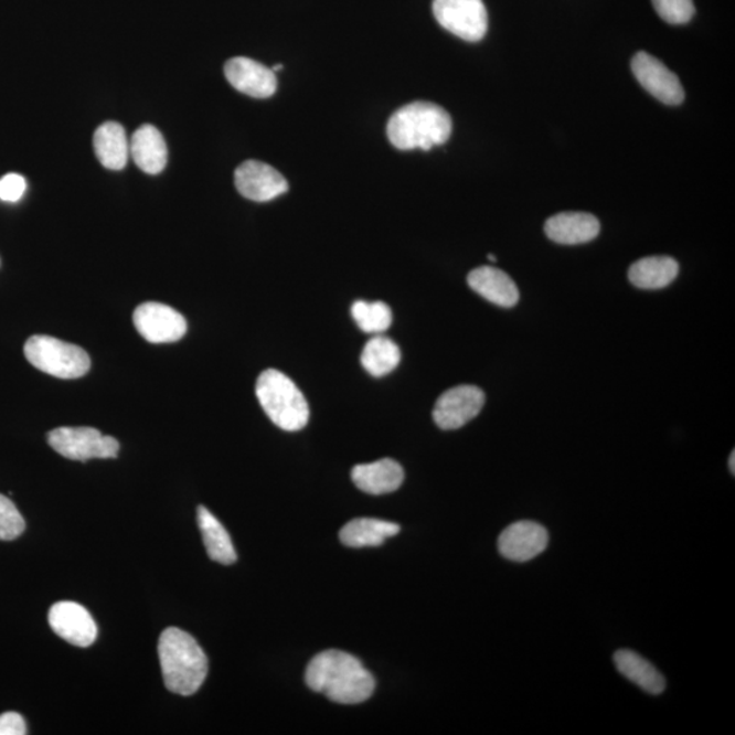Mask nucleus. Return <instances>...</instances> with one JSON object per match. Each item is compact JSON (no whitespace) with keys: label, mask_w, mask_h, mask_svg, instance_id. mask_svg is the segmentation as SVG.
I'll return each mask as SVG.
<instances>
[{"label":"nucleus","mask_w":735,"mask_h":735,"mask_svg":"<svg viewBox=\"0 0 735 735\" xmlns=\"http://www.w3.org/2000/svg\"><path fill=\"white\" fill-rule=\"evenodd\" d=\"M652 4L659 17L672 25L690 22L696 11L693 0H652Z\"/></svg>","instance_id":"27"},{"label":"nucleus","mask_w":735,"mask_h":735,"mask_svg":"<svg viewBox=\"0 0 735 735\" xmlns=\"http://www.w3.org/2000/svg\"><path fill=\"white\" fill-rule=\"evenodd\" d=\"M49 621L57 636L67 643L89 647L97 639V626L90 612L79 604L63 600L50 609Z\"/></svg>","instance_id":"13"},{"label":"nucleus","mask_w":735,"mask_h":735,"mask_svg":"<svg viewBox=\"0 0 735 735\" xmlns=\"http://www.w3.org/2000/svg\"><path fill=\"white\" fill-rule=\"evenodd\" d=\"M728 468H731L732 475H735V452L734 451L731 455V459H728Z\"/></svg>","instance_id":"30"},{"label":"nucleus","mask_w":735,"mask_h":735,"mask_svg":"<svg viewBox=\"0 0 735 735\" xmlns=\"http://www.w3.org/2000/svg\"><path fill=\"white\" fill-rule=\"evenodd\" d=\"M632 72L639 84L659 102L668 105L684 102V87L679 77L657 57L639 52L632 60Z\"/></svg>","instance_id":"10"},{"label":"nucleus","mask_w":735,"mask_h":735,"mask_svg":"<svg viewBox=\"0 0 735 735\" xmlns=\"http://www.w3.org/2000/svg\"><path fill=\"white\" fill-rule=\"evenodd\" d=\"M306 681L312 691L340 704L366 702L376 685L358 658L338 650L318 653L308 664Z\"/></svg>","instance_id":"1"},{"label":"nucleus","mask_w":735,"mask_h":735,"mask_svg":"<svg viewBox=\"0 0 735 735\" xmlns=\"http://www.w3.org/2000/svg\"><path fill=\"white\" fill-rule=\"evenodd\" d=\"M401 531L400 524L381 519L359 518L343 526L340 539L349 547L381 546Z\"/></svg>","instance_id":"22"},{"label":"nucleus","mask_w":735,"mask_h":735,"mask_svg":"<svg viewBox=\"0 0 735 735\" xmlns=\"http://www.w3.org/2000/svg\"><path fill=\"white\" fill-rule=\"evenodd\" d=\"M352 480L354 486L365 493L387 494L401 488L405 472L396 460L384 458L376 462L355 466L352 470Z\"/></svg>","instance_id":"17"},{"label":"nucleus","mask_w":735,"mask_h":735,"mask_svg":"<svg viewBox=\"0 0 735 735\" xmlns=\"http://www.w3.org/2000/svg\"><path fill=\"white\" fill-rule=\"evenodd\" d=\"M26 191V180L21 174L9 173L0 179V200L3 202H19Z\"/></svg>","instance_id":"28"},{"label":"nucleus","mask_w":735,"mask_h":735,"mask_svg":"<svg viewBox=\"0 0 735 735\" xmlns=\"http://www.w3.org/2000/svg\"><path fill=\"white\" fill-rule=\"evenodd\" d=\"M130 155L134 162L145 173L159 174L168 162L166 139L155 126L143 125L134 132L130 141Z\"/></svg>","instance_id":"18"},{"label":"nucleus","mask_w":735,"mask_h":735,"mask_svg":"<svg viewBox=\"0 0 735 735\" xmlns=\"http://www.w3.org/2000/svg\"><path fill=\"white\" fill-rule=\"evenodd\" d=\"M235 184L244 198L254 202H270L289 190L277 169L255 160L245 161L236 169Z\"/></svg>","instance_id":"11"},{"label":"nucleus","mask_w":735,"mask_h":735,"mask_svg":"<svg viewBox=\"0 0 735 735\" xmlns=\"http://www.w3.org/2000/svg\"><path fill=\"white\" fill-rule=\"evenodd\" d=\"M550 533L533 521L512 523L500 534L498 546L501 556L515 563H528L546 551Z\"/></svg>","instance_id":"12"},{"label":"nucleus","mask_w":735,"mask_h":735,"mask_svg":"<svg viewBox=\"0 0 735 735\" xmlns=\"http://www.w3.org/2000/svg\"><path fill=\"white\" fill-rule=\"evenodd\" d=\"M256 396L278 428L288 432L306 428L309 419L306 396L285 373L277 370L262 372L256 382Z\"/></svg>","instance_id":"4"},{"label":"nucleus","mask_w":735,"mask_h":735,"mask_svg":"<svg viewBox=\"0 0 735 735\" xmlns=\"http://www.w3.org/2000/svg\"><path fill=\"white\" fill-rule=\"evenodd\" d=\"M49 443L62 457L86 462L89 459L118 457L119 441L113 436H104L95 428H57L49 434Z\"/></svg>","instance_id":"6"},{"label":"nucleus","mask_w":735,"mask_h":735,"mask_svg":"<svg viewBox=\"0 0 735 735\" xmlns=\"http://www.w3.org/2000/svg\"><path fill=\"white\" fill-rule=\"evenodd\" d=\"M283 68H284L283 64H276V66H274L271 70H273L274 73H276V72H279V70H283Z\"/></svg>","instance_id":"31"},{"label":"nucleus","mask_w":735,"mask_h":735,"mask_svg":"<svg viewBox=\"0 0 735 735\" xmlns=\"http://www.w3.org/2000/svg\"><path fill=\"white\" fill-rule=\"evenodd\" d=\"M486 405V394L480 387L457 386L440 395L434 408V419L443 430L465 427L481 413Z\"/></svg>","instance_id":"8"},{"label":"nucleus","mask_w":735,"mask_h":735,"mask_svg":"<svg viewBox=\"0 0 735 735\" xmlns=\"http://www.w3.org/2000/svg\"><path fill=\"white\" fill-rule=\"evenodd\" d=\"M198 526L202 533L204 547L213 562L224 565L236 563L237 554L231 535L206 507L201 505L198 509Z\"/></svg>","instance_id":"23"},{"label":"nucleus","mask_w":735,"mask_h":735,"mask_svg":"<svg viewBox=\"0 0 735 735\" xmlns=\"http://www.w3.org/2000/svg\"><path fill=\"white\" fill-rule=\"evenodd\" d=\"M680 266L670 256H649L629 268L628 278L636 288L659 290L667 288L679 276Z\"/></svg>","instance_id":"20"},{"label":"nucleus","mask_w":735,"mask_h":735,"mask_svg":"<svg viewBox=\"0 0 735 735\" xmlns=\"http://www.w3.org/2000/svg\"><path fill=\"white\" fill-rule=\"evenodd\" d=\"M451 132V116L440 105L427 102L405 105L391 116L387 125L390 142L400 150L428 151L445 145Z\"/></svg>","instance_id":"2"},{"label":"nucleus","mask_w":735,"mask_h":735,"mask_svg":"<svg viewBox=\"0 0 735 735\" xmlns=\"http://www.w3.org/2000/svg\"><path fill=\"white\" fill-rule=\"evenodd\" d=\"M93 146L98 161L110 171H121L130 156V142L119 122L107 121L97 128L93 137Z\"/></svg>","instance_id":"19"},{"label":"nucleus","mask_w":735,"mask_h":735,"mask_svg":"<svg viewBox=\"0 0 735 735\" xmlns=\"http://www.w3.org/2000/svg\"><path fill=\"white\" fill-rule=\"evenodd\" d=\"M26 733L25 720L20 714L0 715V735H25Z\"/></svg>","instance_id":"29"},{"label":"nucleus","mask_w":735,"mask_h":735,"mask_svg":"<svg viewBox=\"0 0 735 735\" xmlns=\"http://www.w3.org/2000/svg\"><path fill=\"white\" fill-rule=\"evenodd\" d=\"M134 326L150 343H172L182 340L187 322L177 309L161 302H143L134 312Z\"/></svg>","instance_id":"9"},{"label":"nucleus","mask_w":735,"mask_h":735,"mask_svg":"<svg viewBox=\"0 0 735 735\" xmlns=\"http://www.w3.org/2000/svg\"><path fill=\"white\" fill-rule=\"evenodd\" d=\"M437 22L455 36L480 41L488 32V11L482 0H434Z\"/></svg>","instance_id":"7"},{"label":"nucleus","mask_w":735,"mask_h":735,"mask_svg":"<svg viewBox=\"0 0 735 735\" xmlns=\"http://www.w3.org/2000/svg\"><path fill=\"white\" fill-rule=\"evenodd\" d=\"M401 363L400 347L393 340L381 334L372 337L361 353V364L373 377H383L393 372Z\"/></svg>","instance_id":"24"},{"label":"nucleus","mask_w":735,"mask_h":735,"mask_svg":"<svg viewBox=\"0 0 735 735\" xmlns=\"http://www.w3.org/2000/svg\"><path fill=\"white\" fill-rule=\"evenodd\" d=\"M612 659L618 672L647 693L661 694L667 690L663 674L638 652L618 650Z\"/></svg>","instance_id":"21"},{"label":"nucleus","mask_w":735,"mask_h":735,"mask_svg":"<svg viewBox=\"0 0 735 735\" xmlns=\"http://www.w3.org/2000/svg\"><path fill=\"white\" fill-rule=\"evenodd\" d=\"M159 657L163 682L168 691L191 696L206 680V653L190 633L168 628L160 636Z\"/></svg>","instance_id":"3"},{"label":"nucleus","mask_w":735,"mask_h":735,"mask_svg":"<svg viewBox=\"0 0 735 735\" xmlns=\"http://www.w3.org/2000/svg\"><path fill=\"white\" fill-rule=\"evenodd\" d=\"M600 224L593 214L568 212L553 215L545 224L546 236L563 245L585 244L599 235Z\"/></svg>","instance_id":"16"},{"label":"nucleus","mask_w":735,"mask_h":735,"mask_svg":"<svg viewBox=\"0 0 735 735\" xmlns=\"http://www.w3.org/2000/svg\"><path fill=\"white\" fill-rule=\"evenodd\" d=\"M488 259H489L490 262H493V264H494V262H496V256L492 255V254H489V255H488Z\"/></svg>","instance_id":"32"},{"label":"nucleus","mask_w":735,"mask_h":735,"mask_svg":"<svg viewBox=\"0 0 735 735\" xmlns=\"http://www.w3.org/2000/svg\"><path fill=\"white\" fill-rule=\"evenodd\" d=\"M352 317L361 331L373 335L387 331L393 323V312L383 301H355L352 306Z\"/></svg>","instance_id":"25"},{"label":"nucleus","mask_w":735,"mask_h":735,"mask_svg":"<svg viewBox=\"0 0 735 735\" xmlns=\"http://www.w3.org/2000/svg\"><path fill=\"white\" fill-rule=\"evenodd\" d=\"M468 284L477 295L494 306L512 308L521 299L516 284L500 268L477 267L469 274Z\"/></svg>","instance_id":"15"},{"label":"nucleus","mask_w":735,"mask_h":735,"mask_svg":"<svg viewBox=\"0 0 735 735\" xmlns=\"http://www.w3.org/2000/svg\"><path fill=\"white\" fill-rule=\"evenodd\" d=\"M225 77L238 92L254 98H268L277 90L276 73L248 57H233L225 64Z\"/></svg>","instance_id":"14"},{"label":"nucleus","mask_w":735,"mask_h":735,"mask_svg":"<svg viewBox=\"0 0 735 735\" xmlns=\"http://www.w3.org/2000/svg\"><path fill=\"white\" fill-rule=\"evenodd\" d=\"M25 528V521L13 501L0 494V541L19 539Z\"/></svg>","instance_id":"26"},{"label":"nucleus","mask_w":735,"mask_h":735,"mask_svg":"<svg viewBox=\"0 0 735 735\" xmlns=\"http://www.w3.org/2000/svg\"><path fill=\"white\" fill-rule=\"evenodd\" d=\"M23 350L29 363L51 376L77 379L90 370L89 354L84 349L54 337L33 335Z\"/></svg>","instance_id":"5"}]
</instances>
